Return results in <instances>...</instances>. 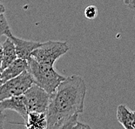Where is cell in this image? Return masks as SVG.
I'll return each instance as SVG.
<instances>
[{"instance_id": "cell-1", "label": "cell", "mask_w": 135, "mask_h": 129, "mask_svg": "<svg viewBox=\"0 0 135 129\" xmlns=\"http://www.w3.org/2000/svg\"><path fill=\"white\" fill-rule=\"evenodd\" d=\"M86 85L80 76L66 77L53 93L46 112L48 126L84 112Z\"/></svg>"}, {"instance_id": "cell-2", "label": "cell", "mask_w": 135, "mask_h": 129, "mask_svg": "<svg viewBox=\"0 0 135 129\" xmlns=\"http://www.w3.org/2000/svg\"><path fill=\"white\" fill-rule=\"evenodd\" d=\"M28 71L33 79L34 84L48 92L53 93L63 80L66 77L60 75L56 71L52 65L41 64L32 57L27 59Z\"/></svg>"}, {"instance_id": "cell-3", "label": "cell", "mask_w": 135, "mask_h": 129, "mask_svg": "<svg viewBox=\"0 0 135 129\" xmlns=\"http://www.w3.org/2000/svg\"><path fill=\"white\" fill-rule=\"evenodd\" d=\"M70 49L67 42L53 41L41 43V45L31 52V57L41 64L52 65L60 57L65 55Z\"/></svg>"}, {"instance_id": "cell-4", "label": "cell", "mask_w": 135, "mask_h": 129, "mask_svg": "<svg viewBox=\"0 0 135 129\" xmlns=\"http://www.w3.org/2000/svg\"><path fill=\"white\" fill-rule=\"evenodd\" d=\"M34 84L33 79L28 70L20 75L0 85V102L13 96H19Z\"/></svg>"}, {"instance_id": "cell-5", "label": "cell", "mask_w": 135, "mask_h": 129, "mask_svg": "<svg viewBox=\"0 0 135 129\" xmlns=\"http://www.w3.org/2000/svg\"><path fill=\"white\" fill-rule=\"evenodd\" d=\"M28 113H46L51 93L44 90L38 85L32 84L31 87L23 94Z\"/></svg>"}, {"instance_id": "cell-6", "label": "cell", "mask_w": 135, "mask_h": 129, "mask_svg": "<svg viewBox=\"0 0 135 129\" xmlns=\"http://www.w3.org/2000/svg\"><path fill=\"white\" fill-rule=\"evenodd\" d=\"M6 37L12 40L14 45H15L17 56H18V59H22L27 60L28 59H30L31 57V52L41 45L40 42L30 41V40L17 38V37L13 36L11 32H10Z\"/></svg>"}, {"instance_id": "cell-7", "label": "cell", "mask_w": 135, "mask_h": 129, "mask_svg": "<svg viewBox=\"0 0 135 129\" xmlns=\"http://www.w3.org/2000/svg\"><path fill=\"white\" fill-rule=\"evenodd\" d=\"M0 107L3 110H12L18 113L23 119L26 120L28 116V111L25 105L24 96H13L0 102Z\"/></svg>"}, {"instance_id": "cell-8", "label": "cell", "mask_w": 135, "mask_h": 129, "mask_svg": "<svg viewBox=\"0 0 135 129\" xmlns=\"http://www.w3.org/2000/svg\"><path fill=\"white\" fill-rule=\"evenodd\" d=\"M28 70V61L26 59H17L10 65L2 71V83L6 82L13 78L20 75L25 71Z\"/></svg>"}, {"instance_id": "cell-9", "label": "cell", "mask_w": 135, "mask_h": 129, "mask_svg": "<svg viewBox=\"0 0 135 129\" xmlns=\"http://www.w3.org/2000/svg\"><path fill=\"white\" fill-rule=\"evenodd\" d=\"M22 125L25 126V129H46L48 126L46 113H29Z\"/></svg>"}, {"instance_id": "cell-10", "label": "cell", "mask_w": 135, "mask_h": 129, "mask_svg": "<svg viewBox=\"0 0 135 129\" xmlns=\"http://www.w3.org/2000/svg\"><path fill=\"white\" fill-rule=\"evenodd\" d=\"M117 120L125 129H135V111L125 105H119L117 107Z\"/></svg>"}, {"instance_id": "cell-11", "label": "cell", "mask_w": 135, "mask_h": 129, "mask_svg": "<svg viewBox=\"0 0 135 129\" xmlns=\"http://www.w3.org/2000/svg\"><path fill=\"white\" fill-rule=\"evenodd\" d=\"M2 46H3V51H4V59H3L2 66H1V69L3 71L8 65H10L14 60L18 59V56H17L14 43L10 38L6 39V40L3 43Z\"/></svg>"}, {"instance_id": "cell-12", "label": "cell", "mask_w": 135, "mask_h": 129, "mask_svg": "<svg viewBox=\"0 0 135 129\" xmlns=\"http://www.w3.org/2000/svg\"><path fill=\"white\" fill-rule=\"evenodd\" d=\"M78 115L79 114H74L65 120H59L51 127H47L46 129H73L78 121Z\"/></svg>"}, {"instance_id": "cell-13", "label": "cell", "mask_w": 135, "mask_h": 129, "mask_svg": "<svg viewBox=\"0 0 135 129\" xmlns=\"http://www.w3.org/2000/svg\"><path fill=\"white\" fill-rule=\"evenodd\" d=\"M10 32H11V28L4 16V13H0V36H7Z\"/></svg>"}, {"instance_id": "cell-14", "label": "cell", "mask_w": 135, "mask_h": 129, "mask_svg": "<svg viewBox=\"0 0 135 129\" xmlns=\"http://www.w3.org/2000/svg\"><path fill=\"white\" fill-rule=\"evenodd\" d=\"M85 16L88 19H94L98 16V9L95 5H89L85 9Z\"/></svg>"}, {"instance_id": "cell-15", "label": "cell", "mask_w": 135, "mask_h": 129, "mask_svg": "<svg viewBox=\"0 0 135 129\" xmlns=\"http://www.w3.org/2000/svg\"><path fill=\"white\" fill-rule=\"evenodd\" d=\"M73 129H91V127L87 124H85V123L77 121V123L75 124V126L73 127Z\"/></svg>"}, {"instance_id": "cell-16", "label": "cell", "mask_w": 135, "mask_h": 129, "mask_svg": "<svg viewBox=\"0 0 135 129\" xmlns=\"http://www.w3.org/2000/svg\"><path fill=\"white\" fill-rule=\"evenodd\" d=\"M4 110H3L1 107H0V129H3L4 128V119L6 115L5 113H4Z\"/></svg>"}, {"instance_id": "cell-17", "label": "cell", "mask_w": 135, "mask_h": 129, "mask_svg": "<svg viewBox=\"0 0 135 129\" xmlns=\"http://www.w3.org/2000/svg\"><path fill=\"white\" fill-rule=\"evenodd\" d=\"M3 59H4V51H3V46H2V45H0V68H1V66H2Z\"/></svg>"}, {"instance_id": "cell-18", "label": "cell", "mask_w": 135, "mask_h": 129, "mask_svg": "<svg viewBox=\"0 0 135 129\" xmlns=\"http://www.w3.org/2000/svg\"><path fill=\"white\" fill-rule=\"evenodd\" d=\"M127 6H128V8H130V9L135 11V0H130L127 4Z\"/></svg>"}, {"instance_id": "cell-19", "label": "cell", "mask_w": 135, "mask_h": 129, "mask_svg": "<svg viewBox=\"0 0 135 129\" xmlns=\"http://www.w3.org/2000/svg\"><path fill=\"white\" fill-rule=\"evenodd\" d=\"M5 12V8L2 4H0V13H4Z\"/></svg>"}, {"instance_id": "cell-20", "label": "cell", "mask_w": 135, "mask_h": 129, "mask_svg": "<svg viewBox=\"0 0 135 129\" xmlns=\"http://www.w3.org/2000/svg\"><path fill=\"white\" fill-rule=\"evenodd\" d=\"M1 76H2V70H1V68H0V85L3 84V83H2V78H1Z\"/></svg>"}, {"instance_id": "cell-21", "label": "cell", "mask_w": 135, "mask_h": 129, "mask_svg": "<svg viewBox=\"0 0 135 129\" xmlns=\"http://www.w3.org/2000/svg\"><path fill=\"white\" fill-rule=\"evenodd\" d=\"M129 1H130V0H124V4H125L126 5H127V4H128V3H129Z\"/></svg>"}, {"instance_id": "cell-22", "label": "cell", "mask_w": 135, "mask_h": 129, "mask_svg": "<svg viewBox=\"0 0 135 129\" xmlns=\"http://www.w3.org/2000/svg\"><path fill=\"white\" fill-rule=\"evenodd\" d=\"M134 18H135V16H134Z\"/></svg>"}]
</instances>
